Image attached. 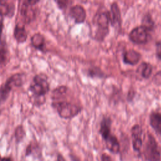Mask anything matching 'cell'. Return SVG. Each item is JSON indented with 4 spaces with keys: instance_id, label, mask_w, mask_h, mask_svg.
Masks as SVG:
<instances>
[{
    "instance_id": "1",
    "label": "cell",
    "mask_w": 161,
    "mask_h": 161,
    "mask_svg": "<svg viewBox=\"0 0 161 161\" xmlns=\"http://www.w3.org/2000/svg\"><path fill=\"white\" fill-rule=\"evenodd\" d=\"M30 91L36 98L38 99L39 104H42L41 101L43 103L45 102L44 96L49 91V84L45 75H36L33 77V81L30 86Z\"/></svg>"
},
{
    "instance_id": "2",
    "label": "cell",
    "mask_w": 161,
    "mask_h": 161,
    "mask_svg": "<svg viewBox=\"0 0 161 161\" xmlns=\"http://www.w3.org/2000/svg\"><path fill=\"white\" fill-rule=\"evenodd\" d=\"M143 155L147 161H159L160 159V151L158 143L150 134L147 136L144 146Z\"/></svg>"
},
{
    "instance_id": "3",
    "label": "cell",
    "mask_w": 161,
    "mask_h": 161,
    "mask_svg": "<svg viewBox=\"0 0 161 161\" xmlns=\"http://www.w3.org/2000/svg\"><path fill=\"white\" fill-rule=\"evenodd\" d=\"M110 21V13L104 11L99 13L97 17L96 23L97 29L96 31L94 38L97 41H103L109 32V23Z\"/></svg>"
},
{
    "instance_id": "4",
    "label": "cell",
    "mask_w": 161,
    "mask_h": 161,
    "mask_svg": "<svg viewBox=\"0 0 161 161\" xmlns=\"http://www.w3.org/2000/svg\"><path fill=\"white\" fill-rule=\"evenodd\" d=\"M58 114L63 118H71L77 115L81 111L80 108L75 104L67 102L58 101L53 104Z\"/></svg>"
},
{
    "instance_id": "5",
    "label": "cell",
    "mask_w": 161,
    "mask_h": 161,
    "mask_svg": "<svg viewBox=\"0 0 161 161\" xmlns=\"http://www.w3.org/2000/svg\"><path fill=\"white\" fill-rule=\"evenodd\" d=\"M22 84L23 79L21 74H16L9 77L6 83L0 87V104L6 100L13 87L21 86Z\"/></svg>"
},
{
    "instance_id": "6",
    "label": "cell",
    "mask_w": 161,
    "mask_h": 161,
    "mask_svg": "<svg viewBox=\"0 0 161 161\" xmlns=\"http://www.w3.org/2000/svg\"><path fill=\"white\" fill-rule=\"evenodd\" d=\"M148 30L142 25L135 27L129 33L130 40L137 44L146 43L148 40Z\"/></svg>"
},
{
    "instance_id": "7",
    "label": "cell",
    "mask_w": 161,
    "mask_h": 161,
    "mask_svg": "<svg viewBox=\"0 0 161 161\" xmlns=\"http://www.w3.org/2000/svg\"><path fill=\"white\" fill-rule=\"evenodd\" d=\"M38 1H24L21 6L20 14L26 23H30L35 18V11L33 8Z\"/></svg>"
},
{
    "instance_id": "8",
    "label": "cell",
    "mask_w": 161,
    "mask_h": 161,
    "mask_svg": "<svg viewBox=\"0 0 161 161\" xmlns=\"http://www.w3.org/2000/svg\"><path fill=\"white\" fill-rule=\"evenodd\" d=\"M142 130L140 125H135L131 128V136L133 138V147L136 151H139L142 147Z\"/></svg>"
},
{
    "instance_id": "9",
    "label": "cell",
    "mask_w": 161,
    "mask_h": 161,
    "mask_svg": "<svg viewBox=\"0 0 161 161\" xmlns=\"http://www.w3.org/2000/svg\"><path fill=\"white\" fill-rule=\"evenodd\" d=\"M70 16L74 18L76 23H81L85 21L86 13L84 8L80 5H75L70 9Z\"/></svg>"
},
{
    "instance_id": "10",
    "label": "cell",
    "mask_w": 161,
    "mask_h": 161,
    "mask_svg": "<svg viewBox=\"0 0 161 161\" xmlns=\"http://www.w3.org/2000/svg\"><path fill=\"white\" fill-rule=\"evenodd\" d=\"M141 58V55L135 50H129L123 53V62L129 65L136 64Z\"/></svg>"
},
{
    "instance_id": "11",
    "label": "cell",
    "mask_w": 161,
    "mask_h": 161,
    "mask_svg": "<svg viewBox=\"0 0 161 161\" xmlns=\"http://www.w3.org/2000/svg\"><path fill=\"white\" fill-rule=\"evenodd\" d=\"M110 21L112 26H118L121 25V13L118 5L116 3H112L111 6Z\"/></svg>"
},
{
    "instance_id": "12",
    "label": "cell",
    "mask_w": 161,
    "mask_h": 161,
    "mask_svg": "<svg viewBox=\"0 0 161 161\" xmlns=\"http://www.w3.org/2000/svg\"><path fill=\"white\" fill-rule=\"evenodd\" d=\"M150 124L155 132L161 135V113L152 112L149 117Z\"/></svg>"
},
{
    "instance_id": "13",
    "label": "cell",
    "mask_w": 161,
    "mask_h": 161,
    "mask_svg": "<svg viewBox=\"0 0 161 161\" xmlns=\"http://www.w3.org/2000/svg\"><path fill=\"white\" fill-rule=\"evenodd\" d=\"M106 143V147L111 152L113 153H117L119 150V143L117 138L113 135H109L106 139H104Z\"/></svg>"
},
{
    "instance_id": "14",
    "label": "cell",
    "mask_w": 161,
    "mask_h": 161,
    "mask_svg": "<svg viewBox=\"0 0 161 161\" xmlns=\"http://www.w3.org/2000/svg\"><path fill=\"white\" fill-rule=\"evenodd\" d=\"M111 121L109 118H104L101 123L99 133L104 140L111 135Z\"/></svg>"
},
{
    "instance_id": "15",
    "label": "cell",
    "mask_w": 161,
    "mask_h": 161,
    "mask_svg": "<svg viewBox=\"0 0 161 161\" xmlns=\"http://www.w3.org/2000/svg\"><path fill=\"white\" fill-rule=\"evenodd\" d=\"M14 36L19 43H23L27 39V33L24 26L16 25L14 31Z\"/></svg>"
},
{
    "instance_id": "16",
    "label": "cell",
    "mask_w": 161,
    "mask_h": 161,
    "mask_svg": "<svg viewBox=\"0 0 161 161\" xmlns=\"http://www.w3.org/2000/svg\"><path fill=\"white\" fill-rule=\"evenodd\" d=\"M32 45L40 50H43L45 47V39L40 33H36L31 38Z\"/></svg>"
},
{
    "instance_id": "17",
    "label": "cell",
    "mask_w": 161,
    "mask_h": 161,
    "mask_svg": "<svg viewBox=\"0 0 161 161\" xmlns=\"http://www.w3.org/2000/svg\"><path fill=\"white\" fill-rule=\"evenodd\" d=\"M152 70H153V67L150 64L143 62L138 68L137 71L140 72L141 75L143 78L147 79L150 76L152 72Z\"/></svg>"
},
{
    "instance_id": "18",
    "label": "cell",
    "mask_w": 161,
    "mask_h": 161,
    "mask_svg": "<svg viewBox=\"0 0 161 161\" xmlns=\"http://www.w3.org/2000/svg\"><path fill=\"white\" fill-rule=\"evenodd\" d=\"M142 26L148 30H152L154 26V22L149 14H147L144 16L142 20Z\"/></svg>"
},
{
    "instance_id": "19",
    "label": "cell",
    "mask_w": 161,
    "mask_h": 161,
    "mask_svg": "<svg viewBox=\"0 0 161 161\" xmlns=\"http://www.w3.org/2000/svg\"><path fill=\"white\" fill-rule=\"evenodd\" d=\"M8 53L7 50L4 45H0V64H4L7 60Z\"/></svg>"
},
{
    "instance_id": "20",
    "label": "cell",
    "mask_w": 161,
    "mask_h": 161,
    "mask_svg": "<svg viewBox=\"0 0 161 161\" xmlns=\"http://www.w3.org/2000/svg\"><path fill=\"white\" fill-rule=\"evenodd\" d=\"M25 136V131L22 126H18L15 130V137L17 141L21 140Z\"/></svg>"
},
{
    "instance_id": "21",
    "label": "cell",
    "mask_w": 161,
    "mask_h": 161,
    "mask_svg": "<svg viewBox=\"0 0 161 161\" xmlns=\"http://www.w3.org/2000/svg\"><path fill=\"white\" fill-rule=\"evenodd\" d=\"M156 55L158 58L161 60V42H157L155 43Z\"/></svg>"
},
{
    "instance_id": "22",
    "label": "cell",
    "mask_w": 161,
    "mask_h": 161,
    "mask_svg": "<svg viewBox=\"0 0 161 161\" xmlns=\"http://www.w3.org/2000/svg\"><path fill=\"white\" fill-rule=\"evenodd\" d=\"M89 74L92 76H101V77H102L103 75V74L101 71V70H99L98 71V69H97L96 70V69H94V68H93L92 70H89Z\"/></svg>"
},
{
    "instance_id": "23",
    "label": "cell",
    "mask_w": 161,
    "mask_h": 161,
    "mask_svg": "<svg viewBox=\"0 0 161 161\" xmlns=\"http://www.w3.org/2000/svg\"><path fill=\"white\" fill-rule=\"evenodd\" d=\"M69 3H72V2L68 1H57V3L58 7L60 9L65 8L69 5Z\"/></svg>"
},
{
    "instance_id": "24",
    "label": "cell",
    "mask_w": 161,
    "mask_h": 161,
    "mask_svg": "<svg viewBox=\"0 0 161 161\" xmlns=\"http://www.w3.org/2000/svg\"><path fill=\"white\" fill-rule=\"evenodd\" d=\"M101 161H112L109 155L106 153H103L101 156Z\"/></svg>"
},
{
    "instance_id": "25",
    "label": "cell",
    "mask_w": 161,
    "mask_h": 161,
    "mask_svg": "<svg viewBox=\"0 0 161 161\" xmlns=\"http://www.w3.org/2000/svg\"><path fill=\"white\" fill-rule=\"evenodd\" d=\"M3 27V14L1 12H0V38L2 33Z\"/></svg>"
},
{
    "instance_id": "26",
    "label": "cell",
    "mask_w": 161,
    "mask_h": 161,
    "mask_svg": "<svg viewBox=\"0 0 161 161\" xmlns=\"http://www.w3.org/2000/svg\"><path fill=\"white\" fill-rule=\"evenodd\" d=\"M57 161H65V160L62 155L59 154L57 157Z\"/></svg>"
},
{
    "instance_id": "27",
    "label": "cell",
    "mask_w": 161,
    "mask_h": 161,
    "mask_svg": "<svg viewBox=\"0 0 161 161\" xmlns=\"http://www.w3.org/2000/svg\"><path fill=\"white\" fill-rule=\"evenodd\" d=\"M1 161H11V160L9 158H4L1 159Z\"/></svg>"
},
{
    "instance_id": "28",
    "label": "cell",
    "mask_w": 161,
    "mask_h": 161,
    "mask_svg": "<svg viewBox=\"0 0 161 161\" xmlns=\"http://www.w3.org/2000/svg\"><path fill=\"white\" fill-rule=\"evenodd\" d=\"M0 161H1V158H0Z\"/></svg>"
}]
</instances>
